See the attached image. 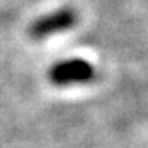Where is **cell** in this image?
Listing matches in <instances>:
<instances>
[{"mask_svg": "<svg viewBox=\"0 0 148 148\" xmlns=\"http://www.w3.org/2000/svg\"><path fill=\"white\" fill-rule=\"evenodd\" d=\"M94 68L84 59H69L58 63L51 69V81L54 84H73V82H87L94 79Z\"/></svg>", "mask_w": 148, "mask_h": 148, "instance_id": "6da1fadb", "label": "cell"}, {"mask_svg": "<svg viewBox=\"0 0 148 148\" xmlns=\"http://www.w3.org/2000/svg\"><path fill=\"white\" fill-rule=\"evenodd\" d=\"M76 20H77V13L73 8H61V10H56L54 13L38 18L32 25L30 33L33 38H46L58 32L69 30L76 23Z\"/></svg>", "mask_w": 148, "mask_h": 148, "instance_id": "7a4b0ae2", "label": "cell"}]
</instances>
